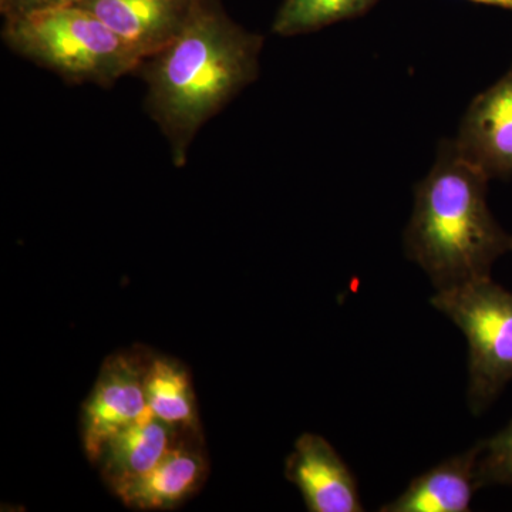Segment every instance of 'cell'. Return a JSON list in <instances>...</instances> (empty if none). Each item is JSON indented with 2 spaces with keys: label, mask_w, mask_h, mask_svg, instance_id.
<instances>
[{
  "label": "cell",
  "mask_w": 512,
  "mask_h": 512,
  "mask_svg": "<svg viewBox=\"0 0 512 512\" xmlns=\"http://www.w3.org/2000/svg\"><path fill=\"white\" fill-rule=\"evenodd\" d=\"M262 46L264 37L229 18L221 0H200L177 39L138 67L147 111L177 167L200 128L258 79Z\"/></svg>",
  "instance_id": "obj_1"
},
{
  "label": "cell",
  "mask_w": 512,
  "mask_h": 512,
  "mask_svg": "<svg viewBox=\"0 0 512 512\" xmlns=\"http://www.w3.org/2000/svg\"><path fill=\"white\" fill-rule=\"evenodd\" d=\"M488 180L456 140H444L436 164L416 187L404 245L436 291L491 278L494 262L512 251V237L488 208Z\"/></svg>",
  "instance_id": "obj_2"
},
{
  "label": "cell",
  "mask_w": 512,
  "mask_h": 512,
  "mask_svg": "<svg viewBox=\"0 0 512 512\" xmlns=\"http://www.w3.org/2000/svg\"><path fill=\"white\" fill-rule=\"evenodd\" d=\"M2 36L13 52L73 84L109 87L143 63L113 30L80 6L6 19Z\"/></svg>",
  "instance_id": "obj_3"
},
{
  "label": "cell",
  "mask_w": 512,
  "mask_h": 512,
  "mask_svg": "<svg viewBox=\"0 0 512 512\" xmlns=\"http://www.w3.org/2000/svg\"><path fill=\"white\" fill-rule=\"evenodd\" d=\"M430 302L466 336L468 402L483 412L512 380V293L485 278L436 291Z\"/></svg>",
  "instance_id": "obj_4"
},
{
  "label": "cell",
  "mask_w": 512,
  "mask_h": 512,
  "mask_svg": "<svg viewBox=\"0 0 512 512\" xmlns=\"http://www.w3.org/2000/svg\"><path fill=\"white\" fill-rule=\"evenodd\" d=\"M151 352L146 346L117 350L101 365L80 414V437L90 463L114 434L150 413L146 370Z\"/></svg>",
  "instance_id": "obj_5"
},
{
  "label": "cell",
  "mask_w": 512,
  "mask_h": 512,
  "mask_svg": "<svg viewBox=\"0 0 512 512\" xmlns=\"http://www.w3.org/2000/svg\"><path fill=\"white\" fill-rule=\"evenodd\" d=\"M285 477L311 512H362L352 471L325 437L303 433L285 463Z\"/></svg>",
  "instance_id": "obj_6"
},
{
  "label": "cell",
  "mask_w": 512,
  "mask_h": 512,
  "mask_svg": "<svg viewBox=\"0 0 512 512\" xmlns=\"http://www.w3.org/2000/svg\"><path fill=\"white\" fill-rule=\"evenodd\" d=\"M208 474L210 458L202 430H183L163 460L117 497L131 510H173L201 490Z\"/></svg>",
  "instance_id": "obj_7"
},
{
  "label": "cell",
  "mask_w": 512,
  "mask_h": 512,
  "mask_svg": "<svg viewBox=\"0 0 512 512\" xmlns=\"http://www.w3.org/2000/svg\"><path fill=\"white\" fill-rule=\"evenodd\" d=\"M200 0H83L141 60L165 49L190 22Z\"/></svg>",
  "instance_id": "obj_8"
},
{
  "label": "cell",
  "mask_w": 512,
  "mask_h": 512,
  "mask_svg": "<svg viewBox=\"0 0 512 512\" xmlns=\"http://www.w3.org/2000/svg\"><path fill=\"white\" fill-rule=\"evenodd\" d=\"M456 144L488 177L512 174V66L471 101Z\"/></svg>",
  "instance_id": "obj_9"
},
{
  "label": "cell",
  "mask_w": 512,
  "mask_h": 512,
  "mask_svg": "<svg viewBox=\"0 0 512 512\" xmlns=\"http://www.w3.org/2000/svg\"><path fill=\"white\" fill-rule=\"evenodd\" d=\"M181 431L147 413L107 440L93 464L103 483L117 495L150 473L177 443Z\"/></svg>",
  "instance_id": "obj_10"
},
{
  "label": "cell",
  "mask_w": 512,
  "mask_h": 512,
  "mask_svg": "<svg viewBox=\"0 0 512 512\" xmlns=\"http://www.w3.org/2000/svg\"><path fill=\"white\" fill-rule=\"evenodd\" d=\"M483 441L476 447L448 458L414 478L396 500L382 505L380 512H467L478 490V458Z\"/></svg>",
  "instance_id": "obj_11"
},
{
  "label": "cell",
  "mask_w": 512,
  "mask_h": 512,
  "mask_svg": "<svg viewBox=\"0 0 512 512\" xmlns=\"http://www.w3.org/2000/svg\"><path fill=\"white\" fill-rule=\"evenodd\" d=\"M148 410L175 429L202 430L190 369L175 357L151 352L146 370Z\"/></svg>",
  "instance_id": "obj_12"
},
{
  "label": "cell",
  "mask_w": 512,
  "mask_h": 512,
  "mask_svg": "<svg viewBox=\"0 0 512 512\" xmlns=\"http://www.w3.org/2000/svg\"><path fill=\"white\" fill-rule=\"evenodd\" d=\"M379 0H285L272 30L289 37L315 32L340 20L359 18Z\"/></svg>",
  "instance_id": "obj_13"
},
{
  "label": "cell",
  "mask_w": 512,
  "mask_h": 512,
  "mask_svg": "<svg viewBox=\"0 0 512 512\" xmlns=\"http://www.w3.org/2000/svg\"><path fill=\"white\" fill-rule=\"evenodd\" d=\"M477 483L478 488L512 484V421L490 440L483 441Z\"/></svg>",
  "instance_id": "obj_14"
},
{
  "label": "cell",
  "mask_w": 512,
  "mask_h": 512,
  "mask_svg": "<svg viewBox=\"0 0 512 512\" xmlns=\"http://www.w3.org/2000/svg\"><path fill=\"white\" fill-rule=\"evenodd\" d=\"M83 0H0V10L5 19L18 18L42 10L77 6Z\"/></svg>",
  "instance_id": "obj_15"
},
{
  "label": "cell",
  "mask_w": 512,
  "mask_h": 512,
  "mask_svg": "<svg viewBox=\"0 0 512 512\" xmlns=\"http://www.w3.org/2000/svg\"><path fill=\"white\" fill-rule=\"evenodd\" d=\"M468 2L478 3V5L494 6L512 12V0H468Z\"/></svg>",
  "instance_id": "obj_16"
}]
</instances>
